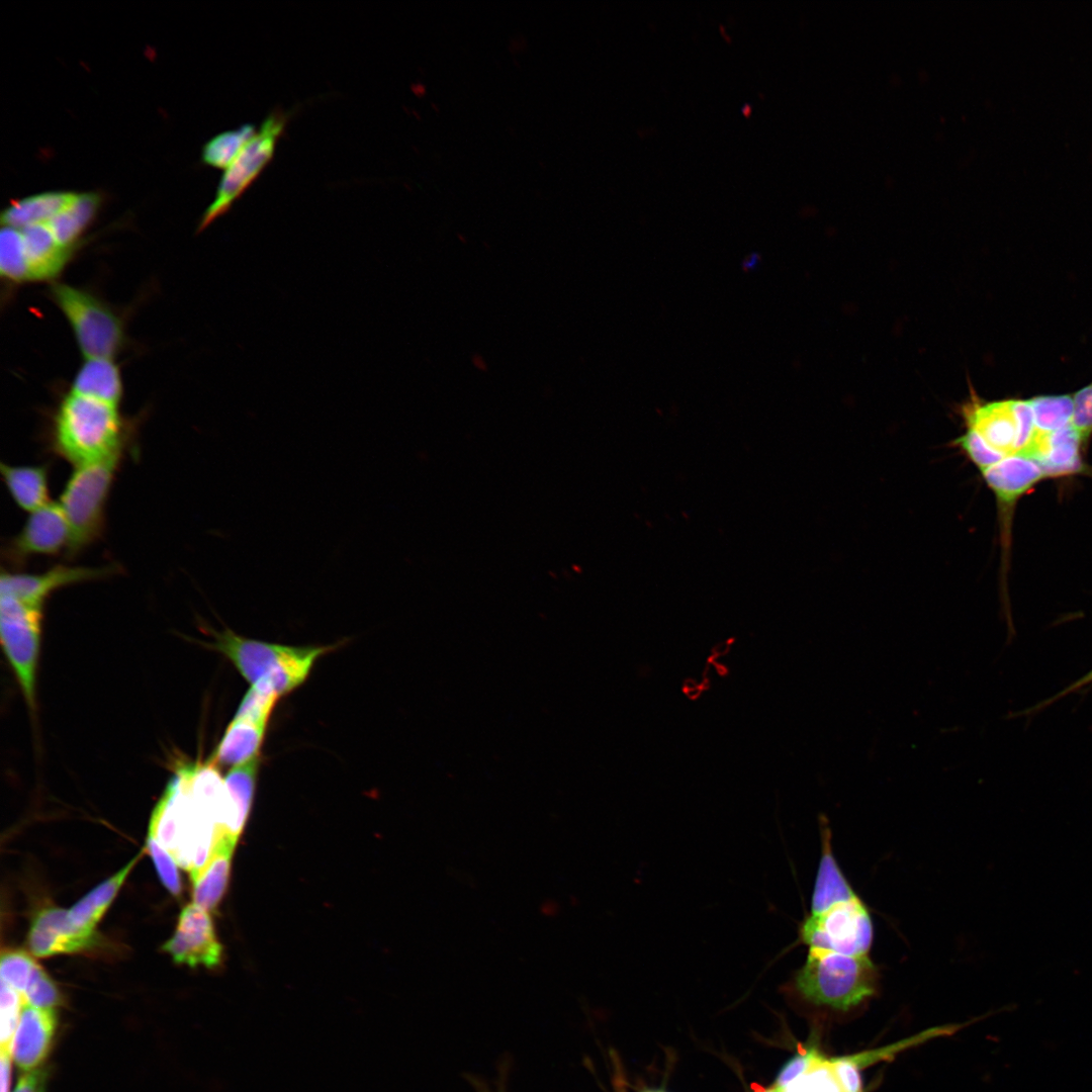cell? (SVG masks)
<instances>
[{"label": "cell", "mask_w": 1092, "mask_h": 1092, "mask_svg": "<svg viewBox=\"0 0 1092 1092\" xmlns=\"http://www.w3.org/2000/svg\"><path fill=\"white\" fill-rule=\"evenodd\" d=\"M879 976L871 956L808 949L804 965L795 974L794 987L812 1005L847 1012L877 994Z\"/></svg>", "instance_id": "4"}, {"label": "cell", "mask_w": 1092, "mask_h": 1092, "mask_svg": "<svg viewBox=\"0 0 1092 1092\" xmlns=\"http://www.w3.org/2000/svg\"><path fill=\"white\" fill-rule=\"evenodd\" d=\"M257 130L254 123H245L214 135L202 148V162L216 169H228Z\"/></svg>", "instance_id": "27"}, {"label": "cell", "mask_w": 1092, "mask_h": 1092, "mask_svg": "<svg viewBox=\"0 0 1092 1092\" xmlns=\"http://www.w3.org/2000/svg\"><path fill=\"white\" fill-rule=\"evenodd\" d=\"M958 1027H960V1026L954 1025V1024L953 1025H944V1026L932 1027V1028L926 1029V1030H924V1031H922V1032H920L918 1034H915V1035H912L910 1037L901 1039V1040H899V1041H897L895 1043H891V1044L885 1045L883 1048H879V1049H875V1050H871V1051H864V1052H860V1053H856V1054L846 1055L844 1057L849 1062L854 1064L859 1070H861V1069H863V1068H866L868 1066H871L873 1064H876V1063H878L880 1061L888 1060L891 1057H894L899 1052L904 1051L906 1049H910V1048H912V1046H914L916 1044H919V1043H921L923 1041H927V1040L932 1039V1038H934L936 1036L945 1035V1034H951L958 1029Z\"/></svg>", "instance_id": "30"}, {"label": "cell", "mask_w": 1092, "mask_h": 1092, "mask_svg": "<svg viewBox=\"0 0 1092 1092\" xmlns=\"http://www.w3.org/2000/svg\"><path fill=\"white\" fill-rule=\"evenodd\" d=\"M136 858L99 884L80 899L70 910L71 920L79 927L95 930V926L112 903Z\"/></svg>", "instance_id": "26"}, {"label": "cell", "mask_w": 1092, "mask_h": 1092, "mask_svg": "<svg viewBox=\"0 0 1092 1092\" xmlns=\"http://www.w3.org/2000/svg\"><path fill=\"white\" fill-rule=\"evenodd\" d=\"M38 1092H43V1089H42V1088L40 1087V1089H39V1091H38Z\"/></svg>", "instance_id": "43"}, {"label": "cell", "mask_w": 1092, "mask_h": 1092, "mask_svg": "<svg viewBox=\"0 0 1092 1092\" xmlns=\"http://www.w3.org/2000/svg\"><path fill=\"white\" fill-rule=\"evenodd\" d=\"M1073 403L1071 425L1085 442L1092 435V382L1075 392Z\"/></svg>", "instance_id": "37"}, {"label": "cell", "mask_w": 1092, "mask_h": 1092, "mask_svg": "<svg viewBox=\"0 0 1092 1092\" xmlns=\"http://www.w3.org/2000/svg\"><path fill=\"white\" fill-rule=\"evenodd\" d=\"M647 1092H659V1091H647Z\"/></svg>", "instance_id": "44"}, {"label": "cell", "mask_w": 1092, "mask_h": 1092, "mask_svg": "<svg viewBox=\"0 0 1092 1092\" xmlns=\"http://www.w3.org/2000/svg\"><path fill=\"white\" fill-rule=\"evenodd\" d=\"M119 572L120 566L114 563L98 567L58 564L41 573L7 571L1 573L0 594L42 608L44 601L59 588L103 579Z\"/></svg>", "instance_id": "12"}, {"label": "cell", "mask_w": 1092, "mask_h": 1092, "mask_svg": "<svg viewBox=\"0 0 1092 1092\" xmlns=\"http://www.w3.org/2000/svg\"><path fill=\"white\" fill-rule=\"evenodd\" d=\"M260 760L259 754L244 763L233 766L224 778L232 803L226 836L236 843L251 811Z\"/></svg>", "instance_id": "23"}, {"label": "cell", "mask_w": 1092, "mask_h": 1092, "mask_svg": "<svg viewBox=\"0 0 1092 1092\" xmlns=\"http://www.w3.org/2000/svg\"><path fill=\"white\" fill-rule=\"evenodd\" d=\"M177 964L213 968L221 959L222 946L216 938L208 911L192 903L183 908L173 936L163 945Z\"/></svg>", "instance_id": "13"}, {"label": "cell", "mask_w": 1092, "mask_h": 1092, "mask_svg": "<svg viewBox=\"0 0 1092 1092\" xmlns=\"http://www.w3.org/2000/svg\"><path fill=\"white\" fill-rule=\"evenodd\" d=\"M840 1092H863L860 1070L844 1056L827 1059Z\"/></svg>", "instance_id": "38"}, {"label": "cell", "mask_w": 1092, "mask_h": 1092, "mask_svg": "<svg viewBox=\"0 0 1092 1092\" xmlns=\"http://www.w3.org/2000/svg\"><path fill=\"white\" fill-rule=\"evenodd\" d=\"M1083 443L1078 432L1069 425L1051 433L1036 431L1027 447L1017 454L1034 460L1045 477L1066 475L1082 469L1080 447Z\"/></svg>", "instance_id": "17"}, {"label": "cell", "mask_w": 1092, "mask_h": 1092, "mask_svg": "<svg viewBox=\"0 0 1092 1092\" xmlns=\"http://www.w3.org/2000/svg\"><path fill=\"white\" fill-rule=\"evenodd\" d=\"M42 608L12 596L0 597V637L5 656L24 700L35 707L36 673L40 654Z\"/></svg>", "instance_id": "9"}, {"label": "cell", "mask_w": 1092, "mask_h": 1092, "mask_svg": "<svg viewBox=\"0 0 1092 1092\" xmlns=\"http://www.w3.org/2000/svg\"><path fill=\"white\" fill-rule=\"evenodd\" d=\"M124 450L87 465L75 467L60 496L70 528L66 552L72 560L103 533L106 502Z\"/></svg>", "instance_id": "5"}, {"label": "cell", "mask_w": 1092, "mask_h": 1092, "mask_svg": "<svg viewBox=\"0 0 1092 1092\" xmlns=\"http://www.w3.org/2000/svg\"><path fill=\"white\" fill-rule=\"evenodd\" d=\"M75 192L48 191L11 202L1 213L3 226L24 229L49 222L75 197Z\"/></svg>", "instance_id": "24"}, {"label": "cell", "mask_w": 1092, "mask_h": 1092, "mask_svg": "<svg viewBox=\"0 0 1092 1092\" xmlns=\"http://www.w3.org/2000/svg\"><path fill=\"white\" fill-rule=\"evenodd\" d=\"M217 825L192 795L181 767H176L153 810L149 836L154 837L192 879L210 856Z\"/></svg>", "instance_id": "1"}, {"label": "cell", "mask_w": 1092, "mask_h": 1092, "mask_svg": "<svg viewBox=\"0 0 1092 1092\" xmlns=\"http://www.w3.org/2000/svg\"><path fill=\"white\" fill-rule=\"evenodd\" d=\"M235 846L226 836L216 837L206 863L191 879L193 903L206 911L215 909L225 893Z\"/></svg>", "instance_id": "19"}, {"label": "cell", "mask_w": 1092, "mask_h": 1092, "mask_svg": "<svg viewBox=\"0 0 1092 1092\" xmlns=\"http://www.w3.org/2000/svg\"><path fill=\"white\" fill-rule=\"evenodd\" d=\"M1028 400L1036 431L1051 433L1071 425L1074 408L1073 395H1036Z\"/></svg>", "instance_id": "28"}, {"label": "cell", "mask_w": 1092, "mask_h": 1092, "mask_svg": "<svg viewBox=\"0 0 1092 1092\" xmlns=\"http://www.w3.org/2000/svg\"><path fill=\"white\" fill-rule=\"evenodd\" d=\"M70 392L117 407L122 397L119 369L111 359H86L74 377Z\"/></svg>", "instance_id": "21"}, {"label": "cell", "mask_w": 1092, "mask_h": 1092, "mask_svg": "<svg viewBox=\"0 0 1092 1092\" xmlns=\"http://www.w3.org/2000/svg\"><path fill=\"white\" fill-rule=\"evenodd\" d=\"M101 202L97 192L76 193L73 200L48 222L58 243L72 249L95 218Z\"/></svg>", "instance_id": "25"}, {"label": "cell", "mask_w": 1092, "mask_h": 1092, "mask_svg": "<svg viewBox=\"0 0 1092 1092\" xmlns=\"http://www.w3.org/2000/svg\"><path fill=\"white\" fill-rule=\"evenodd\" d=\"M40 1079L41 1075L38 1071L28 1072L20 1078L13 1092H38Z\"/></svg>", "instance_id": "41"}, {"label": "cell", "mask_w": 1092, "mask_h": 1092, "mask_svg": "<svg viewBox=\"0 0 1092 1092\" xmlns=\"http://www.w3.org/2000/svg\"><path fill=\"white\" fill-rule=\"evenodd\" d=\"M3 482L15 504L22 510L34 512L49 500V466L10 465L1 463Z\"/></svg>", "instance_id": "22"}, {"label": "cell", "mask_w": 1092, "mask_h": 1092, "mask_svg": "<svg viewBox=\"0 0 1092 1092\" xmlns=\"http://www.w3.org/2000/svg\"><path fill=\"white\" fill-rule=\"evenodd\" d=\"M206 644L223 654L251 687L281 698L308 677L314 663L334 645L288 646L250 639L230 629L213 632Z\"/></svg>", "instance_id": "3"}, {"label": "cell", "mask_w": 1092, "mask_h": 1092, "mask_svg": "<svg viewBox=\"0 0 1092 1092\" xmlns=\"http://www.w3.org/2000/svg\"><path fill=\"white\" fill-rule=\"evenodd\" d=\"M980 473L1002 512L1045 477L1034 460L1020 454L1007 456Z\"/></svg>", "instance_id": "18"}, {"label": "cell", "mask_w": 1092, "mask_h": 1092, "mask_svg": "<svg viewBox=\"0 0 1092 1092\" xmlns=\"http://www.w3.org/2000/svg\"><path fill=\"white\" fill-rule=\"evenodd\" d=\"M57 1028L55 1009L38 1008L24 1003L11 1044L15 1064L31 1072L48 1057Z\"/></svg>", "instance_id": "15"}, {"label": "cell", "mask_w": 1092, "mask_h": 1092, "mask_svg": "<svg viewBox=\"0 0 1092 1092\" xmlns=\"http://www.w3.org/2000/svg\"><path fill=\"white\" fill-rule=\"evenodd\" d=\"M128 429L116 406L70 392L54 415L51 448L80 467L124 450Z\"/></svg>", "instance_id": "2"}, {"label": "cell", "mask_w": 1092, "mask_h": 1092, "mask_svg": "<svg viewBox=\"0 0 1092 1092\" xmlns=\"http://www.w3.org/2000/svg\"><path fill=\"white\" fill-rule=\"evenodd\" d=\"M784 1090L785 1089H783V1088H781V1087L774 1084L772 1086L767 1087V1088H762V1087L757 1086L756 1089L754 1090V1092H784Z\"/></svg>", "instance_id": "42"}, {"label": "cell", "mask_w": 1092, "mask_h": 1092, "mask_svg": "<svg viewBox=\"0 0 1092 1092\" xmlns=\"http://www.w3.org/2000/svg\"><path fill=\"white\" fill-rule=\"evenodd\" d=\"M50 293L68 320L86 359H111L118 352L123 341L122 324L103 301L64 283L52 285Z\"/></svg>", "instance_id": "8"}, {"label": "cell", "mask_w": 1092, "mask_h": 1092, "mask_svg": "<svg viewBox=\"0 0 1092 1092\" xmlns=\"http://www.w3.org/2000/svg\"><path fill=\"white\" fill-rule=\"evenodd\" d=\"M1091 684H1092V669H1090L1083 676L1079 677L1078 679L1074 680L1069 686L1064 688L1060 693L1056 694L1053 697H1050L1049 699L1044 700L1043 702L1037 704L1036 706H1034L1032 708H1030L1029 712H1037V711L1045 708L1046 706L1054 704L1058 700H1060V699H1062V698H1064V697H1066V696H1068V695H1070L1072 693H1075V692H1077V691H1079V690H1081V689H1083V688H1085V687H1087V686H1089Z\"/></svg>", "instance_id": "39"}, {"label": "cell", "mask_w": 1092, "mask_h": 1092, "mask_svg": "<svg viewBox=\"0 0 1092 1092\" xmlns=\"http://www.w3.org/2000/svg\"><path fill=\"white\" fill-rule=\"evenodd\" d=\"M270 716L256 710H237L208 760L218 767L236 766L259 755Z\"/></svg>", "instance_id": "16"}, {"label": "cell", "mask_w": 1092, "mask_h": 1092, "mask_svg": "<svg viewBox=\"0 0 1092 1092\" xmlns=\"http://www.w3.org/2000/svg\"><path fill=\"white\" fill-rule=\"evenodd\" d=\"M962 433L987 446L1002 459L1017 453L1018 430L1012 398L986 400L973 389L958 405Z\"/></svg>", "instance_id": "10"}, {"label": "cell", "mask_w": 1092, "mask_h": 1092, "mask_svg": "<svg viewBox=\"0 0 1092 1092\" xmlns=\"http://www.w3.org/2000/svg\"><path fill=\"white\" fill-rule=\"evenodd\" d=\"M36 965L35 961L25 951L7 949L1 953V981L23 996L30 975Z\"/></svg>", "instance_id": "31"}, {"label": "cell", "mask_w": 1092, "mask_h": 1092, "mask_svg": "<svg viewBox=\"0 0 1092 1092\" xmlns=\"http://www.w3.org/2000/svg\"><path fill=\"white\" fill-rule=\"evenodd\" d=\"M95 930L77 926L69 910L46 907L34 916L27 937L29 950L38 958L83 951L95 946Z\"/></svg>", "instance_id": "14"}, {"label": "cell", "mask_w": 1092, "mask_h": 1092, "mask_svg": "<svg viewBox=\"0 0 1092 1092\" xmlns=\"http://www.w3.org/2000/svg\"><path fill=\"white\" fill-rule=\"evenodd\" d=\"M25 1002L24 997L1 981L0 993V1041L1 1048L10 1049L17 1028L21 1009Z\"/></svg>", "instance_id": "32"}, {"label": "cell", "mask_w": 1092, "mask_h": 1092, "mask_svg": "<svg viewBox=\"0 0 1092 1092\" xmlns=\"http://www.w3.org/2000/svg\"><path fill=\"white\" fill-rule=\"evenodd\" d=\"M784 1092H840L823 1057L815 1066L788 1085Z\"/></svg>", "instance_id": "34"}, {"label": "cell", "mask_w": 1092, "mask_h": 1092, "mask_svg": "<svg viewBox=\"0 0 1092 1092\" xmlns=\"http://www.w3.org/2000/svg\"><path fill=\"white\" fill-rule=\"evenodd\" d=\"M31 281L56 277L71 257L72 249L60 245L48 222L21 229Z\"/></svg>", "instance_id": "20"}, {"label": "cell", "mask_w": 1092, "mask_h": 1092, "mask_svg": "<svg viewBox=\"0 0 1092 1092\" xmlns=\"http://www.w3.org/2000/svg\"><path fill=\"white\" fill-rule=\"evenodd\" d=\"M146 846L162 884L171 894L178 896L181 892V882L177 862L154 837L148 835Z\"/></svg>", "instance_id": "35"}, {"label": "cell", "mask_w": 1092, "mask_h": 1092, "mask_svg": "<svg viewBox=\"0 0 1092 1092\" xmlns=\"http://www.w3.org/2000/svg\"><path fill=\"white\" fill-rule=\"evenodd\" d=\"M823 1057L824 1056L815 1045L800 1049L798 1053L783 1066L777 1076L775 1085L785 1089L794 1080L811 1070Z\"/></svg>", "instance_id": "36"}, {"label": "cell", "mask_w": 1092, "mask_h": 1092, "mask_svg": "<svg viewBox=\"0 0 1092 1092\" xmlns=\"http://www.w3.org/2000/svg\"><path fill=\"white\" fill-rule=\"evenodd\" d=\"M23 997L27 1004L44 1009H55L62 1001L56 984L38 965L30 975Z\"/></svg>", "instance_id": "33"}, {"label": "cell", "mask_w": 1092, "mask_h": 1092, "mask_svg": "<svg viewBox=\"0 0 1092 1092\" xmlns=\"http://www.w3.org/2000/svg\"><path fill=\"white\" fill-rule=\"evenodd\" d=\"M0 272L9 282L30 280L21 231L3 226L0 233Z\"/></svg>", "instance_id": "29"}, {"label": "cell", "mask_w": 1092, "mask_h": 1092, "mask_svg": "<svg viewBox=\"0 0 1092 1092\" xmlns=\"http://www.w3.org/2000/svg\"><path fill=\"white\" fill-rule=\"evenodd\" d=\"M0 1054V1092H8L11 1079V1050L1 1048Z\"/></svg>", "instance_id": "40"}, {"label": "cell", "mask_w": 1092, "mask_h": 1092, "mask_svg": "<svg viewBox=\"0 0 1092 1092\" xmlns=\"http://www.w3.org/2000/svg\"><path fill=\"white\" fill-rule=\"evenodd\" d=\"M800 938L808 949L870 956L874 923L867 905L855 894L809 913L801 924Z\"/></svg>", "instance_id": "7"}, {"label": "cell", "mask_w": 1092, "mask_h": 1092, "mask_svg": "<svg viewBox=\"0 0 1092 1092\" xmlns=\"http://www.w3.org/2000/svg\"><path fill=\"white\" fill-rule=\"evenodd\" d=\"M70 528L59 503H49L30 513L21 531L6 544L3 555L12 566H21L36 555L66 554Z\"/></svg>", "instance_id": "11"}, {"label": "cell", "mask_w": 1092, "mask_h": 1092, "mask_svg": "<svg viewBox=\"0 0 1092 1092\" xmlns=\"http://www.w3.org/2000/svg\"><path fill=\"white\" fill-rule=\"evenodd\" d=\"M291 111L274 108L262 121L256 134L235 161L224 170L212 202L202 214L197 233L228 213L271 163L277 144L283 136Z\"/></svg>", "instance_id": "6"}]
</instances>
